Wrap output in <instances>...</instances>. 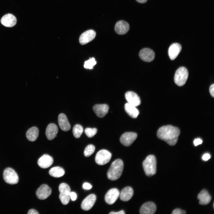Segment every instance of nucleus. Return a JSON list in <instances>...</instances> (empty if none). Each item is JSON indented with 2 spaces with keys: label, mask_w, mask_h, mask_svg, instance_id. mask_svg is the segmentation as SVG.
<instances>
[{
  "label": "nucleus",
  "mask_w": 214,
  "mask_h": 214,
  "mask_svg": "<svg viewBox=\"0 0 214 214\" xmlns=\"http://www.w3.org/2000/svg\"><path fill=\"white\" fill-rule=\"evenodd\" d=\"M95 147L92 144H89L85 148L84 151V154L85 156L88 157L91 155L94 152Z\"/></svg>",
  "instance_id": "obj_29"
},
{
  "label": "nucleus",
  "mask_w": 214,
  "mask_h": 214,
  "mask_svg": "<svg viewBox=\"0 0 214 214\" xmlns=\"http://www.w3.org/2000/svg\"><path fill=\"white\" fill-rule=\"evenodd\" d=\"M198 198L199 203L201 205H206L211 201V197L207 191L205 189L202 190L199 194Z\"/></svg>",
  "instance_id": "obj_24"
},
{
  "label": "nucleus",
  "mask_w": 214,
  "mask_h": 214,
  "mask_svg": "<svg viewBox=\"0 0 214 214\" xmlns=\"http://www.w3.org/2000/svg\"><path fill=\"white\" fill-rule=\"evenodd\" d=\"M125 109L127 113L133 118H136L139 112L136 106L128 103H126L125 105Z\"/></svg>",
  "instance_id": "obj_25"
},
{
  "label": "nucleus",
  "mask_w": 214,
  "mask_h": 214,
  "mask_svg": "<svg viewBox=\"0 0 214 214\" xmlns=\"http://www.w3.org/2000/svg\"><path fill=\"white\" fill-rule=\"evenodd\" d=\"M180 133L178 128L169 125L160 128L157 135L159 139L165 141L170 145L174 146L177 142Z\"/></svg>",
  "instance_id": "obj_1"
},
{
  "label": "nucleus",
  "mask_w": 214,
  "mask_h": 214,
  "mask_svg": "<svg viewBox=\"0 0 214 214\" xmlns=\"http://www.w3.org/2000/svg\"><path fill=\"white\" fill-rule=\"evenodd\" d=\"M4 180L7 183L15 184L18 183L19 180L18 176L16 172L10 168H7L4 171L3 174Z\"/></svg>",
  "instance_id": "obj_6"
},
{
  "label": "nucleus",
  "mask_w": 214,
  "mask_h": 214,
  "mask_svg": "<svg viewBox=\"0 0 214 214\" xmlns=\"http://www.w3.org/2000/svg\"><path fill=\"white\" fill-rule=\"evenodd\" d=\"M186 213V212L180 209H176L174 210L172 213L173 214H184Z\"/></svg>",
  "instance_id": "obj_32"
},
{
  "label": "nucleus",
  "mask_w": 214,
  "mask_h": 214,
  "mask_svg": "<svg viewBox=\"0 0 214 214\" xmlns=\"http://www.w3.org/2000/svg\"><path fill=\"white\" fill-rule=\"evenodd\" d=\"M129 28V24L127 22L124 21H120L116 24L114 29L117 33L123 35L128 32Z\"/></svg>",
  "instance_id": "obj_16"
},
{
  "label": "nucleus",
  "mask_w": 214,
  "mask_h": 214,
  "mask_svg": "<svg viewBox=\"0 0 214 214\" xmlns=\"http://www.w3.org/2000/svg\"><path fill=\"white\" fill-rule=\"evenodd\" d=\"M96 35L95 32L93 30H89L83 33L80 36L79 41L82 45L86 44L93 40Z\"/></svg>",
  "instance_id": "obj_12"
},
{
  "label": "nucleus",
  "mask_w": 214,
  "mask_h": 214,
  "mask_svg": "<svg viewBox=\"0 0 214 214\" xmlns=\"http://www.w3.org/2000/svg\"><path fill=\"white\" fill-rule=\"evenodd\" d=\"M133 194V191L130 187H126L123 188L119 193L120 199L123 201H128L132 197Z\"/></svg>",
  "instance_id": "obj_23"
},
{
  "label": "nucleus",
  "mask_w": 214,
  "mask_h": 214,
  "mask_svg": "<svg viewBox=\"0 0 214 214\" xmlns=\"http://www.w3.org/2000/svg\"><path fill=\"white\" fill-rule=\"evenodd\" d=\"M58 132V128L56 125L54 123H50L46 128L45 134L47 139L51 140L56 136Z\"/></svg>",
  "instance_id": "obj_22"
},
{
  "label": "nucleus",
  "mask_w": 214,
  "mask_h": 214,
  "mask_svg": "<svg viewBox=\"0 0 214 214\" xmlns=\"http://www.w3.org/2000/svg\"><path fill=\"white\" fill-rule=\"evenodd\" d=\"M209 91L211 95L213 97H214V84H212L210 86L209 88Z\"/></svg>",
  "instance_id": "obj_37"
},
{
  "label": "nucleus",
  "mask_w": 214,
  "mask_h": 214,
  "mask_svg": "<svg viewBox=\"0 0 214 214\" xmlns=\"http://www.w3.org/2000/svg\"><path fill=\"white\" fill-rule=\"evenodd\" d=\"M188 75V71L186 68L183 67H179L175 74L174 81L175 83L179 86L184 85L186 82Z\"/></svg>",
  "instance_id": "obj_4"
},
{
  "label": "nucleus",
  "mask_w": 214,
  "mask_h": 214,
  "mask_svg": "<svg viewBox=\"0 0 214 214\" xmlns=\"http://www.w3.org/2000/svg\"><path fill=\"white\" fill-rule=\"evenodd\" d=\"M111 153L106 150H101L96 154L95 157L96 163L100 165H104L108 163L111 157Z\"/></svg>",
  "instance_id": "obj_7"
},
{
  "label": "nucleus",
  "mask_w": 214,
  "mask_h": 214,
  "mask_svg": "<svg viewBox=\"0 0 214 214\" xmlns=\"http://www.w3.org/2000/svg\"><path fill=\"white\" fill-rule=\"evenodd\" d=\"M70 198L72 201L75 200L77 198V195L75 193L73 192H70Z\"/></svg>",
  "instance_id": "obj_36"
},
{
  "label": "nucleus",
  "mask_w": 214,
  "mask_h": 214,
  "mask_svg": "<svg viewBox=\"0 0 214 214\" xmlns=\"http://www.w3.org/2000/svg\"><path fill=\"white\" fill-rule=\"evenodd\" d=\"M28 214H38L39 213L36 210L32 209L29 210L28 213Z\"/></svg>",
  "instance_id": "obj_38"
},
{
  "label": "nucleus",
  "mask_w": 214,
  "mask_h": 214,
  "mask_svg": "<svg viewBox=\"0 0 214 214\" xmlns=\"http://www.w3.org/2000/svg\"><path fill=\"white\" fill-rule=\"evenodd\" d=\"M85 133L89 138H92L94 136L97 132V129L95 128H86L85 129Z\"/></svg>",
  "instance_id": "obj_31"
},
{
  "label": "nucleus",
  "mask_w": 214,
  "mask_h": 214,
  "mask_svg": "<svg viewBox=\"0 0 214 214\" xmlns=\"http://www.w3.org/2000/svg\"><path fill=\"white\" fill-rule=\"evenodd\" d=\"M49 174L51 176L55 177H59L62 176L65 171L62 167L59 166L54 167L51 168L49 171Z\"/></svg>",
  "instance_id": "obj_27"
},
{
  "label": "nucleus",
  "mask_w": 214,
  "mask_h": 214,
  "mask_svg": "<svg viewBox=\"0 0 214 214\" xmlns=\"http://www.w3.org/2000/svg\"><path fill=\"white\" fill-rule=\"evenodd\" d=\"M83 132V128L82 126L76 124L73 127V132L74 136L76 138H79Z\"/></svg>",
  "instance_id": "obj_28"
},
{
  "label": "nucleus",
  "mask_w": 214,
  "mask_h": 214,
  "mask_svg": "<svg viewBox=\"0 0 214 214\" xmlns=\"http://www.w3.org/2000/svg\"><path fill=\"white\" fill-rule=\"evenodd\" d=\"M60 192L59 198L62 203L64 205L67 204L70 199V189L69 186L65 183H62L59 186Z\"/></svg>",
  "instance_id": "obj_5"
},
{
  "label": "nucleus",
  "mask_w": 214,
  "mask_h": 214,
  "mask_svg": "<svg viewBox=\"0 0 214 214\" xmlns=\"http://www.w3.org/2000/svg\"><path fill=\"white\" fill-rule=\"evenodd\" d=\"M58 122L60 128L63 131H67L70 129V125L67 117L64 114L61 113L59 115Z\"/></svg>",
  "instance_id": "obj_21"
},
{
  "label": "nucleus",
  "mask_w": 214,
  "mask_h": 214,
  "mask_svg": "<svg viewBox=\"0 0 214 214\" xmlns=\"http://www.w3.org/2000/svg\"><path fill=\"white\" fill-rule=\"evenodd\" d=\"M53 163V158L48 154H44L38 159L39 166L43 169H46L51 166Z\"/></svg>",
  "instance_id": "obj_18"
},
{
  "label": "nucleus",
  "mask_w": 214,
  "mask_h": 214,
  "mask_svg": "<svg viewBox=\"0 0 214 214\" xmlns=\"http://www.w3.org/2000/svg\"><path fill=\"white\" fill-rule=\"evenodd\" d=\"M96 199L95 195L93 194H90L82 201L81 204V208L87 211L90 209L94 204Z\"/></svg>",
  "instance_id": "obj_13"
},
{
  "label": "nucleus",
  "mask_w": 214,
  "mask_h": 214,
  "mask_svg": "<svg viewBox=\"0 0 214 214\" xmlns=\"http://www.w3.org/2000/svg\"><path fill=\"white\" fill-rule=\"evenodd\" d=\"M137 137V135L135 133L127 132L121 135L120 138V141L123 145L128 147L131 145Z\"/></svg>",
  "instance_id": "obj_8"
},
{
  "label": "nucleus",
  "mask_w": 214,
  "mask_h": 214,
  "mask_svg": "<svg viewBox=\"0 0 214 214\" xmlns=\"http://www.w3.org/2000/svg\"><path fill=\"white\" fill-rule=\"evenodd\" d=\"M125 212L123 210H121L118 212H111L109 214H125Z\"/></svg>",
  "instance_id": "obj_39"
},
{
  "label": "nucleus",
  "mask_w": 214,
  "mask_h": 214,
  "mask_svg": "<svg viewBox=\"0 0 214 214\" xmlns=\"http://www.w3.org/2000/svg\"><path fill=\"white\" fill-rule=\"evenodd\" d=\"M119 193V191L117 188L111 189L107 192L105 196L106 202L109 205L113 204L118 198Z\"/></svg>",
  "instance_id": "obj_9"
},
{
  "label": "nucleus",
  "mask_w": 214,
  "mask_h": 214,
  "mask_svg": "<svg viewBox=\"0 0 214 214\" xmlns=\"http://www.w3.org/2000/svg\"><path fill=\"white\" fill-rule=\"evenodd\" d=\"M1 23L5 26L12 27L16 24L17 20L15 17L11 14H8L4 16L1 20Z\"/></svg>",
  "instance_id": "obj_20"
},
{
  "label": "nucleus",
  "mask_w": 214,
  "mask_h": 214,
  "mask_svg": "<svg viewBox=\"0 0 214 214\" xmlns=\"http://www.w3.org/2000/svg\"><path fill=\"white\" fill-rule=\"evenodd\" d=\"M142 165L147 176L150 177L155 174L156 171V160L154 155L148 156L143 161Z\"/></svg>",
  "instance_id": "obj_3"
},
{
  "label": "nucleus",
  "mask_w": 214,
  "mask_h": 214,
  "mask_svg": "<svg viewBox=\"0 0 214 214\" xmlns=\"http://www.w3.org/2000/svg\"><path fill=\"white\" fill-rule=\"evenodd\" d=\"M202 140L200 138H197L194 139L193 141V144L195 146H197L199 144H202Z\"/></svg>",
  "instance_id": "obj_33"
},
{
  "label": "nucleus",
  "mask_w": 214,
  "mask_h": 214,
  "mask_svg": "<svg viewBox=\"0 0 214 214\" xmlns=\"http://www.w3.org/2000/svg\"><path fill=\"white\" fill-rule=\"evenodd\" d=\"M125 97L128 103L136 107L139 106L141 104L139 97L134 92L128 91L126 92Z\"/></svg>",
  "instance_id": "obj_14"
},
{
  "label": "nucleus",
  "mask_w": 214,
  "mask_h": 214,
  "mask_svg": "<svg viewBox=\"0 0 214 214\" xmlns=\"http://www.w3.org/2000/svg\"><path fill=\"white\" fill-rule=\"evenodd\" d=\"M147 0H136L138 2L141 3H144L146 2Z\"/></svg>",
  "instance_id": "obj_40"
},
{
  "label": "nucleus",
  "mask_w": 214,
  "mask_h": 214,
  "mask_svg": "<svg viewBox=\"0 0 214 214\" xmlns=\"http://www.w3.org/2000/svg\"><path fill=\"white\" fill-rule=\"evenodd\" d=\"M51 193V188L47 185L44 184L41 185L37 189L36 194L39 199L44 200L50 196Z\"/></svg>",
  "instance_id": "obj_10"
},
{
  "label": "nucleus",
  "mask_w": 214,
  "mask_h": 214,
  "mask_svg": "<svg viewBox=\"0 0 214 214\" xmlns=\"http://www.w3.org/2000/svg\"><path fill=\"white\" fill-rule=\"evenodd\" d=\"M96 64L95 59L94 58H89L87 61H85L84 63V67L87 69H92L93 67Z\"/></svg>",
  "instance_id": "obj_30"
},
{
  "label": "nucleus",
  "mask_w": 214,
  "mask_h": 214,
  "mask_svg": "<svg viewBox=\"0 0 214 214\" xmlns=\"http://www.w3.org/2000/svg\"><path fill=\"white\" fill-rule=\"evenodd\" d=\"M83 187L84 189L89 190L92 188V186L90 184L85 182L83 184Z\"/></svg>",
  "instance_id": "obj_34"
},
{
  "label": "nucleus",
  "mask_w": 214,
  "mask_h": 214,
  "mask_svg": "<svg viewBox=\"0 0 214 214\" xmlns=\"http://www.w3.org/2000/svg\"><path fill=\"white\" fill-rule=\"evenodd\" d=\"M109 106L106 104H98L95 105L93 109L96 115L99 117L103 118L107 114Z\"/></svg>",
  "instance_id": "obj_15"
},
{
  "label": "nucleus",
  "mask_w": 214,
  "mask_h": 214,
  "mask_svg": "<svg viewBox=\"0 0 214 214\" xmlns=\"http://www.w3.org/2000/svg\"><path fill=\"white\" fill-rule=\"evenodd\" d=\"M123 167V163L121 159H117L113 161L107 173L109 179L115 180L119 178L122 174Z\"/></svg>",
  "instance_id": "obj_2"
},
{
  "label": "nucleus",
  "mask_w": 214,
  "mask_h": 214,
  "mask_svg": "<svg viewBox=\"0 0 214 214\" xmlns=\"http://www.w3.org/2000/svg\"><path fill=\"white\" fill-rule=\"evenodd\" d=\"M139 56L142 60L150 62L153 61L155 58V54L151 49L145 48L142 49L140 51Z\"/></svg>",
  "instance_id": "obj_11"
},
{
  "label": "nucleus",
  "mask_w": 214,
  "mask_h": 214,
  "mask_svg": "<svg viewBox=\"0 0 214 214\" xmlns=\"http://www.w3.org/2000/svg\"><path fill=\"white\" fill-rule=\"evenodd\" d=\"M181 45L177 43L172 44L169 47L168 50V54L170 59L174 60L182 50Z\"/></svg>",
  "instance_id": "obj_19"
},
{
  "label": "nucleus",
  "mask_w": 214,
  "mask_h": 214,
  "mask_svg": "<svg viewBox=\"0 0 214 214\" xmlns=\"http://www.w3.org/2000/svg\"><path fill=\"white\" fill-rule=\"evenodd\" d=\"M156 207L155 204L152 202H148L143 204L140 210L141 214H153L156 212Z\"/></svg>",
  "instance_id": "obj_17"
},
{
  "label": "nucleus",
  "mask_w": 214,
  "mask_h": 214,
  "mask_svg": "<svg viewBox=\"0 0 214 214\" xmlns=\"http://www.w3.org/2000/svg\"><path fill=\"white\" fill-rule=\"evenodd\" d=\"M210 158V155L208 153L204 154L202 157V159L204 161H207Z\"/></svg>",
  "instance_id": "obj_35"
},
{
  "label": "nucleus",
  "mask_w": 214,
  "mask_h": 214,
  "mask_svg": "<svg viewBox=\"0 0 214 214\" xmlns=\"http://www.w3.org/2000/svg\"><path fill=\"white\" fill-rule=\"evenodd\" d=\"M39 131L38 129L36 127L29 129L26 133V136L28 139L31 141H35L38 137Z\"/></svg>",
  "instance_id": "obj_26"
}]
</instances>
